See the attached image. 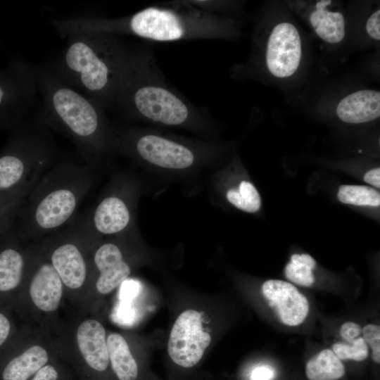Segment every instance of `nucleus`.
<instances>
[{
    "instance_id": "obj_27",
    "label": "nucleus",
    "mask_w": 380,
    "mask_h": 380,
    "mask_svg": "<svg viewBox=\"0 0 380 380\" xmlns=\"http://www.w3.org/2000/svg\"><path fill=\"white\" fill-rule=\"evenodd\" d=\"M363 338L372 350V359L376 363L380 362V327L369 324L362 329Z\"/></svg>"
},
{
    "instance_id": "obj_21",
    "label": "nucleus",
    "mask_w": 380,
    "mask_h": 380,
    "mask_svg": "<svg viewBox=\"0 0 380 380\" xmlns=\"http://www.w3.org/2000/svg\"><path fill=\"white\" fill-rule=\"evenodd\" d=\"M316 267L314 258L308 254H293L284 268L286 277L293 283L310 286L315 282L312 270Z\"/></svg>"
},
{
    "instance_id": "obj_32",
    "label": "nucleus",
    "mask_w": 380,
    "mask_h": 380,
    "mask_svg": "<svg viewBox=\"0 0 380 380\" xmlns=\"http://www.w3.org/2000/svg\"><path fill=\"white\" fill-rule=\"evenodd\" d=\"M380 168L376 167L368 171L364 177L365 182L379 189L380 187Z\"/></svg>"
},
{
    "instance_id": "obj_1",
    "label": "nucleus",
    "mask_w": 380,
    "mask_h": 380,
    "mask_svg": "<svg viewBox=\"0 0 380 380\" xmlns=\"http://www.w3.org/2000/svg\"><path fill=\"white\" fill-rule=\"evenodd\" d=\"M61 34H129L158 42L229 37L236 33L232 21L197 9L185 0L162 2L115 18H75L53 20Z\"/></svg>"
},
{
    "instance_id": "obj_17",
    "label": "nucleus",
    "mask_w": 380,
    "mask_h": 380,
    "mask_svg": "<svg viewBox=\"0 0 380 380\" xmlns=\"http://www.w3.org/2000/svg\"><path fill=\"white\" fill-rule=\"evenodd\" d=\"M331 4V1H316L309 13V21L321 39L329 44H337L345 37V18L341 13L329 8Z\"/></svg>"
},
{
    "instance_id": "obj_33",
    "label": "nucleus",
    "mask_w": 380,
    "mask_h": 380,
    "mask_svg": "<svg viewBox=\"0 0 380 380\" xmlns=\"http://www.w3.org/2000/svg\"><path fill=\"white\" fill-rule=\"evenodd\" d=\"M8 94V93L6 91L5 87L0 84V105H1L6 99Z\"/></svg>"
},
{
    "instance_id": "obj_30",
    "label": "nucleus",
    "mask_w": 380,
    "mask_h": 380,
    "mask_svg": "<svg viewBox=\"0 0 380 380\" xmlns=\"http://www.w3.org/2000/svg\"><path fill=\"white\" fill-rule=\"evenodd\" d=\"M380 11H375L366 23V32L374 40L380 39Z\"/></svg>"
},
{
    "instance_id": "obj_7",
    "label": "nucleus",
    "mask_w": 380,
    "mask_h": 380,
    "mask_svg": "<svg viewBox=\"0 0 380 380\" xmlns=\"http://www.w3.org/2000/svg\"><path fill=\"white\" fill-rule=\"evenodd\" d=\"M57 357V348L42 332L30 335L23 329L0 351V380H29Z\"/></svg>"
},
{
    "instance_id": "obj_26",
    "label": "nucleus",
    "mask_w": 380,
    "mask_h": 380,
    "mask_svg": "<svg viewBox=\"0 0 380 380\" xmlns=\"http://www.w3.org/2000/svg\"><path fill=\"white\" fill-rule=\"evenodd\" d=\"M59 359L55 358L44 365L29 380H72Z\"/></svg>"
},
{
    "instance_id": "obj_31",
    "label": "nucleus",
    "mask_w": 380,
    "mask_h": 380,
    "mask_svg": "<svg viewBox=\"0 0 380 380\" xmlns=\"http://www.w3.org/2000/svg\"><path fill=\"white\" fill-rule=\"evenodd\" d=\"M274 369L268 366L255 367L251 374V380H272L274 378Z\"/></svg>"
},
{
    "instance_id": "obj_5",
    "label": "nucleus",
    "mask_w": 380,
    "mask_h": 380,
    "mask_svg": "<svg viewBox=\"0 0 380 380\" xmlns=\"http://www.w3.org/2000/svg\"><path fill=\"white\" fill-rule=\"evenodd\" d=\"M58 349L61 359L68 360L80 380H102L110 368L106 331L102 323L94 317L77 320ZM111 369V368H110Z\"/></svg>"
},
{
    "instance_id": "obj_22",
    "label": "nucleus",
    "mask_w": 380,
    "mask_h": 380,
    "mask_svg": "<svg viewBox=\"0 0 380 380\" xmlns=\"http://www.w3.org/2000/svg\"><path fill=\"white\" fill-rule=\"evenodd\" d=\"M337 196L346 204L374 207L380 205L379 192L367 186L341 185Z\"/></svg>"
},
{
    "instance_id": "obj_3",
    "label": "nucleus",
    "mask_w": 380,
    "mask_h": 380,
    "mask_svg": "<svg viewBox=\"0 0 380 380\" xmlns=\"http://www.w3.org/2000/svg\"><path fill=\"white\" fill-rule=\"evenodd\" d=\"M52 69L67 83L106 108H115L127 46L118 35L78 33Z\"/></svg>"
},
{
    "instance_id": "obj_11",
    "label": "nucleus",
    "mask_w": 380,
    "mask_h": 380,
    "mask_svg": "<svg viewBox=\"0 0 380 380\" xmlns=\"http://www.w3.org/2000/svg\"><path fill=\"white\" fill-rule=\"evenodd\" d=\"M49 261L58 274L65 294L73 300L89 298V271L87 260L80 248L66 242L56 246Z\"/></svg>"
},
{
    "instance_id": "obj_18",
    "label": "nucleus",
    "mask_w": 380,
    "mask_h": 380,
    "mask_svg": "<svg viewBox=\"0 0 380 380\" xmlns=\"http://www.w3.org/2000/svg\"><path fill=\"white\" fill-rule=\"evenodd\" d=\"M111 370L118 380H136L139 367L125 338L113 332L106 338Z\"/></svg>"
},
{
    "instance_id": "obj_23",
    "label": "nucleus",
    "mask_w": 380,
    "mask_h": 380,
    "mask_svg": "<svg viewBox=\"0 0 380 380\" xmlns=\"http://www.w3.org/2000/svg\"><path fill=\"white\" fill-rule=\"evenodd\" d=\"M227 198L232 205L248 213L258 211L261 205L257 189L247 181H242L238 189H229L227 193Z\"/></svg>"
},
{
    "instance_id": "obj_6",
    "label": "nucleus",
    "mask_w": 380,
    "mask_h": 380,
    "mask_svg": "<svg viewBox=\"0 0 380 380\" xmlns=\"http://www.w3.org/2000/svg\"><path fill=\"white\" fill-rule=\"evenodd\" d=\"M63 282L50 262L39 264L31 276H26L13 307L23 317L53 321L65 296ZM36 320V321H37Z\"/></svg>"
},
{
    "instance_id": "obj_9",
    "label": "nucleus",
    "mask_w": 380,
    "mask_h": 380,
    "mask_svg": "<svg viewBox=\"0 0 380 380\" xmlns=\"http://www.w3.org/2000/svg\"><path fill=\"white\" fill-rule=\"evenodd\" d=\"M302 58V42L296 26L281 22L274 26L267 40L265 63L268 71L286 78L298 70Z\"/></svg>"
},
{
    "instance_id": "obj_15",
    "label": "nucleus",
    "mask_w": 380,
    "mask_h": 380,
    "mask_svg": "<svg viewBox=\"0 0 380 380\" xmlns=\"http://www.w3.org/2000/svg\"><path fill=\"white\" fill-rule=\"evenodd\" d=\"M76 196L71 190H54L37 205L34 214L36 222L43 229L56 228L70 217L76 208Z\"/></svg>"
},
{
    "instance_id": "obj_25",
    "label": "nucleus",
    "mask_w": 380,
    "mask_h": 380,
    "mask_svg": "<svg viewBox=\"0 0 380 380\" xmlns=\"http://www.w3.org/2000/svg\"><path fill=\"white\" fill-rule=\"evenodd\" d=\"M12 310L10 307H0V351L13 341L18 332Z\"/></svg>"
},
{
    "instance_id": "obj_12",
    "label": "nucleus",
    "mask_w": 380,
    "mask_h": 380,
    "mask_svg": "<svg viewBox=\"0 0 380 380\" xmlns=\"http://www.w3.org/2000/svg\"><path fill=\"white\" fill-rule=\"evenodd\" d=\"M262 293L276 309L277 316L285 325L301 324L308 315L307 298L292 284L279 279H269L262 285Z\"/></svg>"
},
{
    "instance_id": "obj_19",
    "label": "nucleus",
    "mask_w": 380,
    "mask_h": 380,
    "mask_svg": "<svg viewBox=\"0 0 380 380\" xmlns=\"http://www.w3.org/2000/svg\"><path fill=\"white\" fill-rule=\"evenodd\" d=\"M129 212L122 200L115 196L104 198L94 215L96 229L104 234H113L125 229L129 222Z\"/></svg>"
},
{
    "instance_id": "obj_29",
    "label": "nucleus",
    "mask_w": 380,
    "mask_h": 380,
    "mask_svg": "<svg viewBox=\"0 0 380 380\" xmlns=\"http://www.w3.org/2000/svg\"><path fill=\"white\" fill-rule=\"evenodd\" d=\"M362 333L361 327L354 322H346L340 328V335L348 342L355 340Z\"/></svg>"
},
{
    "instance_id": "obj_2",
    "label": "nucleus",
    "mask_w": 380,
    "mask_h": 380,
    "mask_svg": "<svg viewBox=\"0 0 380 380\" xmlns=\"http://www.w3.org/2000/svg\"><path fill=\"white\" fill-rule=\"evenodd\" d=\"M115 108L128 117L170 127L202 122L207 117L206 110L168 84L148 46L127 47Z\"/></svg>"
},
{
    "instance_id": "obj_14",
    "label": "nucleus",
    "mask_w": 380,
    "mask_h": 380,
    "mask_svg": "<svg viewBox=\"0 0 380 380\" xmlns=\"http://www.w3.org/2000/svg\"><path fill=\"white\" fill-rule=\"evenodd\" d=\"M26 261L22 252L13 246L0 249V307L13 305L26 277Z\"/></svg>"
},
{
    "instance_id": "obj_8",
    "label": "nucleus",
    "mask_w": 380,
    "mask_h": 380,
    "mask_svg": "<svg viewBox=\"0 0 380 380\" xmlns=\"http://www.w3.org/2000/svg\"><path fill=\"white\" fill-rule=\"evenodd\" d=\"M211 342L204 330L201 314L193 309L182 312L173 324L167 343V352L179 366L189 368L201 360Z\"/></svg>"
},
{
    "instance_id": "obj_16",
    "label": "nucleus",
    "mask_w": 380,
    "mask_h": 380,
    "mask_svg": "<svg viewBox=\"0 0 380 380\" xmlns=\"http://www.w3.org/2000/svg\"><path fill=\"white\" fill-rule=\"evenodd\" d=\"M336 110L339 119L347 123L372 121L380 115V93L372 89L353 92L338 102Z\"/></svg>"
},
{
    "instance_id": "obj_20",
    "label": "nucleus",
    "mask_w": 380,
    "mask_h": 380,
    "mask_svg": "<svg viewBox=\"0 0 380 380\" xmlns=\"http://www.w3.org/2000/svg\"><path fill=\"white\" fill-rule=\"evenodd\" d=\"M305 374L309 380H337L344 376L345 367L333 350L326 348L308 360Z\"/></svg>"
},
{
    "instance_id": "obj_10",
    "label": "nucleus",
    "mask_w": 380,
    "mask_h": 380,
    "mask_svg": "<svg viewBox=\"0 0 380 380\" xmlns=\"http://www.w3.org/2000/svg\"><path fill=\"white\" fill-rule=\"evenodd\" d=\"M132 146L145 161L167 169L182 170L193 165L196 155L193 149L172 139L156 133H144L132 138Z\"/></svg>"
},
{
    "instance_id": "obj_13",
    "label": "nucleus",
    "mask_w": 380,
    "mask_h": 380,
    "mask_svg": "<svg viewBox=\"0 0 380 380\" xmlns=\"http://www.w3.org/2000/svg\"><path fill=\"white\" fill-rule=\"evenodd\" d=\"M94 262L99 273L94 286L99 295L113 292L131 273V268L124 260L120 249L111 243H104L97 248Z\"/></svg>"
},
{
    "instance_id": "obj_28",
    "label": "nucleus",
    "mask_w": 380,
    "mask_h": 380,
    "mask_svg": "<svg viewBox=\"0 0 380 380\" xmlns=\"http://www.w3.org/2000/svg\"><path fill=\"white\" fill-rule=\"evenodd\" d=\"M120 298L122 303L130 305L129 302L134 298L139 291V284L135 280L126 279L120 285Z\"/></svg>"
},
{
    "instance_id": "obj_24",
    "label": "nucleus",
    "mask_w": 380,
    "mask_h": 380,
    "mask_svg": "<svg viewBox=\"0 0 380 380\" xmlns=\"http://www.w3.org/2000/svg\"><path fill=\"white\" fill-rule=\"evenodd\" d=\"M350 343H336L332 346V350L340 360L360 362L367 357L368 346L362 337L357 338Z\"/></svg>"
},
{
    "instance_id": "obj_4",
    "label": "nucleus",
    "mask_w": 380,
    "mask_h": 380,
    "mask_svg": "<svg viewBox=\"0 0 380 380\" xmlns=\"http://www.w3.org/2000/svg\"><path fill=\"white\" fill-rule=\"evenodd\" d=\"M42 99L40 117L62 129L87 154L101 150L106 135V108L63 80L51 66L37 68Z\"/></svg>"
}]
</instances>
